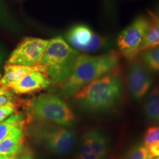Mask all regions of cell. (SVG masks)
Instances as JSON below:
<instances>
[{
	"instance_id": "83f0119b",
	"label": "cell",
	"mask_w": 159,
	"mask_h": 159,
	"mask_svg": "<svg viewBox=\"0 0 159 159\" xmlns=\"http://www.w3.org/2000/svg\"><path fill=\"white\" fill-rule=\"evenodd\" d=\"M6 159H16V156H11V157H7Z\"/></svg>"
},
{
	"instance_id": "f546056e",
	"label": "cell",
	"mask_w": 159,
	"mask_h": 159,
	"mask_svg": "<svg viewBox=\"0 0 159 159\" xmlns=\"http://www.w3.org/2000/svg\"><path fill=\"white\" fill-rule=\"evenodd\" d=\"M154 159H159V157H158V158H154Z\"/></svg>"
},
{
	"instance_id": "4316f807",
	"label": "cell",
	"mask_w": 159,
	"mask_h": 159,
	"mask_svg": "<svg viewBox=\"0 0 159 159\" xmlns=\"http://www.w3.org/2000/svg\"><path fill=\"white\" fill-rule=\"evenodd\" d=\"M3 60H4V53H3V51L2 50V49L0 48V66H1L2 63L3 62Z\"/></svg>"
},
{
	"instance_id": "603a6c76",
	"label": "cell",
	"mask_w": 159,
	"mask_h": 159,
	"mask_svg": "<svg viewBox=\"0 0 159 159\" xmlns=\"http://www.w3.org/2000/svg\"><path fill=\"white\" fill-rule=\"evenodd\" d=\"M147 147L149 159H154L159 157V142L149 144Z\"/></svg>"
},
{
	"instance_id": "4dcf8cb0",
	"label": "cell",
	"mask_w": 159,
	"mask_h": 159,
	"mask_svg": "<svg viewBox=\"0 0 159 159\" xmlns=\"http://www.w3.org/2000/svg\"><path fill=\"white\" fill-rule=\"evenodd\" d=\"M0 80H1V75H0Z\"/></svg>"
},
{
	"instance_id": "cb8c5ba5",
	"label": "cell",
	"mask_w": 159,
	"mask_h": 159,
	"mask_svg": "<svg viewBox=\"0 0 159 159\" xmlns=\"http://www.w3.org/2000/svg\"><path fill=\"white\" fill-rule=\"evenodd\" d=\"M16 159H36L32 151L29 148H23L16 156Z\"/></svg>"
},
{
	"instance_id": "ac0fdd59",
	"label": "cell",
	"mask_w": 159,
	"mask_h": 159,
	"mask_svg": "<svg viewBox=\"0 0 159 159\" xmlns=\"http://www.w3.org/2000/svg\"><path fill=\"white\" fill-rule=\"evenodd\" d=\"M24 116L21 114H16L8 117L3 122H0V142L7 137L11 130L20 123L24 122Z\"/></svg>"
},
{
	"instance_id": "9a60e30c",
	"label": "cell",
	"mask_w": 159,
	"mask_h": 159,
	"mask_svg": "<svg viewBox=\"0 0 159 159\" xmlns=\"http://www.w3.org/2000/svg\"><path fill=\"white\" fill-rule=\"evenodd\" d=\"M0 28L13 35H19L21 27L7 7L5 0H0Z\"/></svg>"
},
{
	"instance_id": "277c9868",
	"label": "cell",
	"mask_w": 159,
	"mask_h": 159,
	"mask_svg": "<svg viewBox=\"0 0 159 159\" xmlns=\"http://www.w3.org/2000/svg\"><path fill=\"white\" fill-rule=\"evenodd\" d=\"M28 134L33 140L58 156H65L74 148L76 134L71 128L43 122H33Z\"/></svg>"
},
{
	"instance_id": "f1b7e54d",
	"label": "cell",
	"mask_w": 159,
	"mask_h": 159,
	"mask_svg": "<svg viewBox=\"0 0 159 159\" xmlns=\"http://www.w3.org/2000/svg\"><path fill=\"white\" fill-rule=\"evenodd\" d=\"M6 158H7V157L3 156H2V155H0V159H6Z\"/></svg>"
},
{
	"instance_id": "9c48e42d",
	"label": "cell",
	"mask_w": 159,
	"mask_h": 159,
	"mask_svg": "<svg viewBox=\"0 0 159 159\" xmlns=\"http://www.w3.org/2000/svg\"><path fill=\"white\" fill-rule=\"evenodd\" d=\"M127 83L131 97L141 101L150 91L152 83V73L139 58L130 60L127 70Z\"/></svg>"
},
{
	"instance_id": "7402d4cb",
	"label": "cell",
	"mask_w": 159,
	"mask_h": 159,
	"mask_svg": "<svg viewBox=\"0 0 159 159\" xmlns=\"http://www.w3.org/2000/svg\"><path fill=\"white\" fill-rule=\"evenodd\" d=\"M16 105H7L0 107V122H3L8 117L16 114Z\"/></svg>"
},
{
	"instance_id": "30bf717a",
	"label": "cell",
	"mask_w": 159,
	"mask_h": 159,
	"mask_svg": "<svg viewBox=\"0 0 159 159\" xmlns=\"http://www.w3.org/2000/svg\"><path fill=\"white\" fill-rule=\"evenodd\" d=\"M108 151V140L105 134L98 129H92L81 139L76 159H105Z\"/></svg>"
},
{
	"instance_id": "6da1fadb",
	"label": "cell",
	"mask_w": 159,
	"mask_h": 159,
	"mask_svg": "<svg viewBox=\"0 0 159 159\" xmlns=\"http://www.w3.org/2000/svg\"><path fill=\"white\" fill-rule=\"evenodd\" d=\"M123 80L118 68L85 85L73 96L75 102L89 113L114 109L122 98Z\"/></svg>"
},
{
	"instance_id": "3957f363",
	"label": "cell",
	"mask_w": 159,
	"mask_h": 159,
	"mask_svg": "<svg viewBox=\"0 0 159 159\" xmlns=\"http://www.w3.org/2000/svg\"><path fill=\"white\" fill-rule=\"evenodd\" d=\"M80 55L63 37L57 36L49 41L40 65L51 80L62 85L70 75Z\"/></svg>"
},
{
	"instance_id": "52a82bcc",
	"label": "cell",
	"mask_w": 159,
	"mask_h": 159,
	"mask_svg": "<svg viewBox=\"0 0 159 159\" xmlns=\"http://www.w3.org/2000/svg\"><path fill=\"white\" fill-rule=\"evenodd\" d=\"M150 22V16H139L121 32L116 39L119 54L129 61L137 57Z\"/></svg>"
},
{
	"instance_id": "8fae6325",
	"label": "cell",
	"mask_w": 159,
	"mask_h": 159,
	"mask_svg": "<svg viewBox=\"0 0 159 159\" xmlns=\"http://www.w3.org/2000/svg\"><path fill=\"white\" fill-rule=\"evenodd\" d=\"M52 80L44 73L40 71L30 73L17 83L9 85L8 88L13 94H28L49 88Z\"/></svg>"
},
{
	"instance_id": "7c38bea8",
	"label": "cell",
	"mask_w": 159,
	"mask_h": 159,
	"mask_svg": "<svg viewBox=\"0 0 159 159\" xmlns=\"http://www.w3.org/2000/svg\"><path fill=\"white\" fill-rule=\"evenodd\" d=\"M25 122L15 127L7 137L0 142V155L5 157L16 156L24 147Z\"/></svg>"
},
{
	"instance_id": "5b68a950",
	"label": "cell",
	"mask_w": 159,
	"mask_h": 159,
	"mask_svg": "<svg viewBox=\"0 0 159 159\" xmlns=\"http://www.w3.org/2000/svg\"><path fill=\"white\" fill-rule=\"evenodd\" d=\"M31 116L39 122L70 128L75 116L70 106L54 94H43L32 99L28 105Z\"/></svg>"
},
{
	"instance_id": "ba28073f",
	"label": "cell",
	"mask_w": 159,
	"mask_h": 159,
	"mask_svg": "<svg viewBox=\"0 0 159 159\" xmlns=\"http://www.w3.org/2000/svg\"><path fill=\"white\" fill-rule=\"evenodd\" d=\"M48 43V40L39 38H25L10 55L7 64L25 66L40 65Z\"/></svg>"
},
{
	"instance_id": "44dd1931",
	"label": "cell",
	"mask_w": 159,
	"mask_h": 159,
	"mask_svg": "<svg viewBox=\"0 0 159 159\" xmlns=\"http://www.w3.org/2000/svg\"><path fill=\"white\" fill-rule=\"evenodd\" d=\"M159 142V125L150 126L145 131L144 143L145 146Z\"/></svg>"
},
{
	"instance_id": "8992f818",
	"label": "cell",
	"mask_w": 159,
	"mask_h": 159,
	"mask_svg": "<svg viewBox=\"0 0 159 159\" xmlns=\"http://www.w3.org/2000/svg\"><path fill=\"white\" fill-rule=\"evenodd\" d=\"M65 39L73 49L83 52L110 51L113 46L111 39L99 34L89 25L82 23L72 25L67 30Z\"/></svg>"
},
{
	"instance_id": "d6986e66",
	"label": "cell",
	"mask_w": 159,
	"mask_h": 159,
	"mask_svg": "<svg viewBox=\"0 0 159 159\" xmlns=\"http://www.w3.org/2000/svg\"><path fill=\"white\" fill-rule=\"evenodd\" d=\"M126 159H149L147 147L144 144H137L130 149Z\"/></svg>"
},
{
	"instance_id": "d4e9b609",
	"label": "cell",
	"mask_w": 159,
	"mask_h": 159,
	"mask_svg": "<svg viewBox=\"0 0 159 159\" xmlns=\"http://www.w3.org/2000/svg\"><path fill=\"white\" fill-rule=\"evenodd\" d=\"M149 16L159 24V6L154 12L149 11Z\"/></svg>"
},
{
	"instance_id": "5bb4252c",
	"label": "cell",
	"mask_w": 159,
	"mask_h": 159,
	"mask_svg": "<svg viewBox=\"0 0 159 159\" xmlns=\"http://www.w3.org/2000/svg\"><path fill=\"white\" fill-rule=\"evenodd\" d=\"M144 114L149 122L159 125V86L156 85L144 97Z\"/></svg>"
},
{
	"instance_id": "ffe728a7",
	"label": "cell",
	"mask_w": 159,
	"mask_h": 159,
	"mask_svg": "<svg viewBox=\"0 0 159 159\" xmlns=\"http://www.w3.org/2000/svg\"><path fill=\"white\" fill-rule=\"evenodd\" d=\"M7 105H16V97L8 88L0 85V107Z\"/></svg>"
},
{
	"instance_id": "e0dca14e",
	"label": "cell",
	"mask_w": 159,
	"mask_h": 159,
	"mask_svg": "<svg viewBox=\"0 0 159 159\" xmlns=\"http://www.w3.org/2000/svg\"><path fill=\"white\" fill-rule=\"evenodd\" d=\"M139 58L152 73L159 75V47L141 52Z\"/></svg>"
},
{
	"instance_id": "7a4b0ae2",
	"label": "cell",
	"mask_w": 159,
	"mask_h": 159,
	"mask_svg": "<svg viewBox=\"0 0 159 159\" xmlns=\"http://www.w3.org/2000/svg\"><path fill=\"white\" fill-rule=\"evenodd\" d=\"M120 56L110 50L98 55H80L70 75L61 86V93L71 97L85 85L118 68Z\"/></svg>"
},
{
	"instance_id": "484cf974",
	"label": "cell",
	"mask_w": 159,
	"mask_h": 159,
	"mask_svg": "<svg viewBox=\"0 0 159 159\" xmlns=\"http://www.w3.org/2000/svg\"><path fill=\"white\" fill-rule=\"evenodd\" d=\"M105 5H106V7H107V9H108V11L109 12L112 11H113L112 0H105Z\"/></svg>"
},
{
	"instance_id": "2e32d148",
	"label": "cell",
	"mask_w": 159,
	"mask_h": 159,
	"mask_svg": "<svg viewBox=\"0 0 159 159\" xmlns=\"http://www.w3.org/2000/svg\"><path fill=\"white\" fill-rule=\"evenodd\" d=\"M150 18L151 21L150 26L139 48V54L144 51L159 47V24L152 18L150 16Z\"/></svg>"
},
{
	"instance_id": "4fadbf2b",
	"label": "cell",
	"mask_w": 159,
	"mask_h": 159,
	"mask_svg": "<svg viewBox=\"0 0 159 159\" xmlns=\"http://www.w3.org/2000/svg\"><path fill=\"white\" fill-rule=\"evenodd\" d=\"M36 71H40L44 73L41 65L35 66H25L12 65L6 63L4 67V75L0 80V85L8 87L9 85L17 83L27 75Z\"/></svg>"
}]
</instances>
